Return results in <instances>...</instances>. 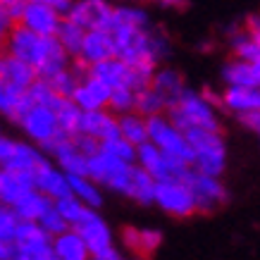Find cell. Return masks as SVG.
Here are the masks:
<instances>
[{
  "mask_svg": "<svg viewBox=\"0 0 260 260\" xmlns=\"http://www.w3.org/2000/svg\"><path fill=\"white\" fill-rule=\"evenodd\" d=\"M48 84L53 86V91H55L57 95H62V98H72L74 91L79 88V81L74 79V74H72L70 70H64V72H60L57 77L48 79Z\"/></svg>",
  "mask_w": 260,
  "mask_h": 260,
  "instance_id": "cell-38",
  "label": "cell"
},
{
  "mask_svg": "<svg viewBox=\"0 0 260 260\" xmlns=\"http://www.w3.org/2000/svg\"><path fill=\"white\" fill-rule=\"evenodd\" d=\"M232 50H234V57L241 60V62H248V64L260 62V46L244 31V29L232 39Z\"/></svg>",
  "mask_w": 260,
  "mask_h": 260,
  "instance_id": "cell-27",
  "label": "cell"
},
{
  "mask_svg": "<svg viewBox=\"0 0 260 260\" xmlns=\"http://www.w3.org/2000/svg\"><path fill=\"white\" fill-rule=\"evenodd\" d=\"M119 132H122V139L129 141L132 146H143V143H148V119L141 117V115H124V117H119Z\"/></svg>",
  "mask_w": 260,
  "mask_h": 260,
  "instance_id": "cell-21",
  "label": "cell"
},
{
  "mask_svg": "<svg viewBox=\"0 0 260 260\" xmlns=\"http://www.w3.org/2000/svg\"><path fill=\"white\" fill-rule=\"evenodd\" d=\"M150 53L158 64L170 57V41H167L162 29H150Z\"/></svg>",
  "mask_w": 260,
  "mask_h": 260,
  "instance_id": "cell-40",
  "label": "cell"
},
{
  "mask_svg": "<svg viewBox=\"0 0 260 260\" xmlns=\"http://www.w3.org/2000/svg\"><path fill=\"white\" fill-rule=\"evenodd\" d=\"M53 239L46 234V229L39 222H22L19 232H17V244L19 246H31V244H50Z\"/></svg>",
  "mask_w": 260,
  "mask_h": 260,
  "instance_id": "cell-32",
  "label": "cell"
},
{
  "mask_svg": "<svg viewBox=\"0 0 260 260\" xmlns=\"http://www.w3.org/2000/svg\"><path fill=\"white\" fill-rule=\"evenodd\" d=\"M201 95H203V101L208 103V105H210L213 110H215V108H224V98H222L220 93H215L210 86H205L203 91H201Z\"/></svg>",
  "mask_w": 260,
  "mask_h": 260,
  "instance_id": "cell-46",
  "label": "cell"
},
{
  "mask_svg": "<svg viewBox=\"0 0 260 260\" xmlns=\"http://www.w3.org/2000/svg\"><path fill=\"white\" fill-rule=\"evenodd\" d=\"M57 115V124H60V132L67 136H79V129H81V117H84V110H81L77 103L67 98L62 103V108L55 112Z\"/></svg>",
  "mask_w": 260,
  "mask_h": 260,
  "instance_id": "cell-25",
  "label": "cell"
},
{
  "mask_svg": "<svg viewBox=\"0 0 260 260\" xmlns=\"http://www.w3.org/2000/svg\"><path fill=\"white\" fill-rule=\"evenodd\" d=\"M19 246L17 244H0V260H17Z\"/></svg>",
  "mask_w": 260,
  "mask_h": 260,
  "instance_id": "cell-47",
  "label": "cell"
},
{
  "mask_svg": "<svg viewBox=\"0 0 260 260\" xmlns=\"http://www.w3.org/2000/svg\"><path fill=\"white\" fill-rule=\"evenodd\" d=\"M48 46H50V39H43V36L29 31L26 26L19 24V26H15V29L8 34V39H5V55L17 57V60H22V62L31 64L34 70L39 72V67L46 62Z\"/></svg>",
  "mask_w": 260,
  "mask_h": 260,
  "instance_id": "cell-2",
  "label": "cell"
},
{
  "mask_svg": "<svg viewBox=\"0 0 260 260\" xmlns=\"http://www.w3.org/2000/svg\"><path fill=\"white\" fill-rule=\"evenodd\" d=\"M29 95L34 98L36 105H41V108H50L53 112L60 110V108H62V103L67 101V98H62V95H57L55 91H53V86H50L46 79L36 81V84L29 88Z\"/></svg>",
  "mask_w": 260,
  "mask_h": 260,
  "instance_id": "cell-28",
  "label": "cell"
},
{
  "mask_svg": "<svg viewBox=\"0 0 260 260\" xmlns=\"http://www.w3.org/2000/svg\"><path fill=\"white\" fill-rule=\"evenodd\" d=\"M222 79L227 88H253L260 91V79L253 72V64L241 62V60H229L222 70Z\"/></svg>",
  "mask_w": 260,
  "mask_h": 260,
  "instance_id": "cell-15",
  "label": "cell"
},
{
  "mask_svg": "<svg viewBox=\"0 0 260 260\" xmlns=\"http://www.w3.org/2000/svg\"><path fill=\"white\" fill-rule=\"evenodd\" d=\"M244 31L260 46V15H248V17H246Z\"/></svg>",
  "mask_w": 260,
  "mask_h": 260,
  "instance_id": "cell-44",
  "label": "cell"
},
{
  "mask_svg": "<svg viewBox=\"0 0 260 260\" xmlns=\"http://www.w3.org/2000/svg\"><path fill=\"white\" fill-rule=\"evenodd\" d=\"M72 229L86 241L88 251H91V258H101L105 251L115 248V246H112L110 227H108V224L103 222L101 215L95 213V210H91V208H86L84 217H81Z\"/></svg>",
  "mask_w": 260,
  "mask_h": 260,
  "instance_id": "cell-5",
  "label": "cell"
},
{
  "mask_svg": "<svg viewBox=\"0 0 260 260\" xmlns=\"http://www.w3.org/2000/svg\"><path fill=\"white\" fill-rule=\"evenodd\" d=\"M39 224H41L43 229H46V234H48L50 239L64 237L67 232H72L70 222H67V220L62 217V215L57 213V208H55V205H53V208H50V210H48V213L43 215V220H41Z\"/></svg>",
  "mask_w": 260,
  "mask_h": 260,
  "instance_id": "cell-34",
  "label": "cell"
},
{
  "mask_svg": "<svg viewBox=\"0 0 260 260\" xmlns=\"http://www.w3.org/2000/svg\"><path fill=\"white\" fill-rule=\"evenodd\" d=\"M53 253H55V258H60V260H93L86 241H84L74 229L67 232L64 237L53 239Z\"/></svg>",
  "mask_w": 260,
  "mask_h": 260,
  "instance_id": "cell-18",
  "label": "cell"
},
{
  "mask_svg": "<svg viewBox=\"0 0 260 260\" xmlns=\"http://www.w3.org/2000/svg\"><path fill=\"white\" fill-rule=\"evenodd\" d=\"M36 189H39L43 196L50 198V201H62V198L74 196L67 174H64L62 170H55V167H50V170H46V172L41 174L39 181H36Z\"/></svg>",
  "mask_w": 260,
  "mask_h": 260,
  "instance_id": "cell-17",
  "label": "cell"
},
{
  "mask_svg": "<svg viewBox=\"0 0 260 260\" xmlns=\"http://www.w3.org/2000/svg\"><path fill=\"white\" fill-rule=\"evenodd\" d=\"M160 244H162V232H158V229H141V255H139V260L153 258V253L160 248Z\"/></svg>",
  "mask_w": 260,
  "mask_h": 260,
  "instance_id": "cell-39",
  "label": "cell"
},
{
  "mask_svg": "<svg viewBox=\"0 0 260 260\" xmlns=\"http://www.w3.org/2000/svg\"><path fill=\"white\" fill-rule=\"evenodd\" d=\"M126 74H129V67H126L122 60H105V62L91 64V79L103 81L105 86H110L112 91L117 88H126Z\"/></svg>",
  "mask_w": 260,
  "mask_h": 260,
  "instance_id": "cell-16",
  "label": "cell"
},
{
  "mask_svg": "<svg viewBox=\"0 0 260 260\" xmlns=\"http://www.w3.org/2000/svg\"><path fill=\"white\" fill-rule=\"evenodd\" d=\"M160 160H162V150L155 143L148 141V143H143V146H139V160H136V165L141 167V170H146L150 174L160 165Z\"/></svg>",
  "mask_w": 260,
  "mask_h": 260,
  "instance_id": "cell-36",
  "label": "cell"
},
{
  "mask_svg": "<svg viewBox=\"0 0 260 260\" xmlns=\"http://www.w3.org/2000/svg\"><path fill=\"white\" fill-rule=\"evenodd\" d=\"M155 189H158V181L153 179L146 170L136 165V174H134V189H132V198L141 205H150L155 203Z\"/></svg>",
  "mask_w": 260,
  "mask_h": 260,
  "instance_id": "cell-26",
  "label": "cell"
},
{
  "mask_svg": "<svg viewBox=\"0 0 260 260\" xmlns=\"http://www.w3.org/2000/svg\"><path fill=\"white\" fill-rule=\"evenodd\" d=\"M134 260H139V258H134Z\"/></svg>",
  "mask_w": 260,
  "mask_h": 260,
  "instance_id": "cell-49",
  "label": "cell"
},
{
  "mask_svg": "<svg viewBox=\"0 0 260 260\" xmlns=\"http://www.w3.org/2000/svg\"><path fill=\"white\" fill-rule=\"evenodd\" d=\"M136 105V93L129 91V88H117L112 91L110 95V105H108V112H112L115 117H124V115H132Z\"/></svg>",
  "mask_w": 260,
  "mask_h": 260,
  "instance_id": "cell-31",
  "label": "cell"
},
{
  "mask_svg": "<svg viewBox=\"0 0 260 260\" xmlns=\"http://www.w3.org/2000/svg\"><path fill=\"white\" fill-rule=\"evenodd\" d=\"M88 179L93 181V184H105L108 181V167H105L103 153L88 160Z\"/></svg>",
  "mask_w": 260,
  "mask_h": 260,
  "instance_id": "cell-43",
  "label": "cell"
},
{
  "mask_svg": "<svg viewBox=\"0 0 260 260\" xmlns=\"http://www.w3.org/2000/svg\"><path fill=\"white\" fill-rule=\"evenodd\" d=\"M74 146H77V150H79L84 158H95V155H101V148H103V141H98V139H93V136H74Z\"/></svg>",
  "mask_w": 260,
  "mask_h": 260,
  "instance_id": "cell-41",
  "label": "cell"
},
{
  "mask_svg": "<svg viewBox=\"0 0 260 260\" xmlns=\"http://www.w3.org/2000/svg\"><path fill=\"white\" fill-rule=\"evenodd\" d=\"M60 24H62V17L50 8V0H29L26 3L22 26H26L29 31L39 34L43 39H55Z\"/></svg>",
  "mask_w": 260,
  "mask_h": 260,
  "instance_id": "cell-7",
  "label": "cell"
},
{
  "mask_svg": "<svg viewBox=\"0 0 260 260\" xmlns=\"http://www.w3.org/2000/svg\"><path fill=\"white\" fill-rule=\"evenodd\" d=\"M186 141L191 143V148L196 150V170L198 174L205 177H215L220 179L224 167H227V148H224V136L208 132V129H189L186 132Z\"/></svg>",
  "mask_w": 260,
  "mask_h": 260,
  "instance_id": "cell-1",
  "label": "cell"
},
{
  "mask_svg": "<svg viewBox=\"0 0 260 260\" xmlns=\"http://www.w3.org/2000/svg\"><path fill=\"white\" fill-rule=\"evenodd\" d=\"M222 98H224V108L237 115L260 110V91H253V88H227Z\"/></svg>",
  "mask_w": 260,
  "mask_h": 260,
  "instance_id": "cell-19",
  "label": "cell"
},
{
  "mask_svg": "<svg viewBox=\"0 0 260 260\" xmlns=\"http://www.w3.org/2000/svg\"><path fill=\"white\" fill-rule=\"evenodd\" d=\"M24 93H26V91H19V88L8 86V84H0V112H3L5 117H10V115L17 110V105L22 103Z\"/></svg>",
  "mask_w": 260,
  "mask_h": 260,
  "instance_id": "cell-37",
  "label": "cell"
},
{
  "mask_svg": "<svg viewBox=\"0 0 260 260\" xmlns=\"http://www.w3.org/2000/svg\"><path fill=\"white\" fill-rule=\"evenodd\" d=\"M55 205V201H50L48 196H43L41 191H34L31 196H26L19 205H15L12 210L22 222H41L43 215Z\"/></svg>",
  "mask_w": 260,
  "mask_h": 260,
  "instance_id": "cell-20",
  "label": "cell"
},
{
  "mask_svg": "<svg viewBox=\"0 0 260 260\" xmlns=\"http://www.w3.org/2000/svg\"><path fill=\"white\" fill-rule=\"evenodd\" d=\"M186 119L191 122V126H198V129H208V132H215V134H222V124L217 122V115L215 110L203 101V95L193 91V88H186L181 93L179 103H177Z\"/></svg>",
  "mask_w": 260,
  "mask_h": 260,
  "instance_id": "cell-6",
  "label": "cell"
},
{
  "mask_svg": "<svg viewBox=\"0 0 260 260\" xmlns=\"http://www.w3.org/2000/svg\"><path fill=\"white\" fill-rule=\"evenodd\" d=\"M22 129L31 141L39 143V148L41 146H46L48 141H53V139L60 134L57 115L50 110V108H41V105H36V108L29 112V117L24 119Z\"/></svg>",
  "mask_w": 260,
  "mask_h": 260,
  "instance_id": "cell-9",
  "label": "cell"
},
{
  "mask_svg": "<svg viewBox=\"0 0 260 260\" xmlns=\"http://www.w3.org/2000/svg\"><path fill=\"white\" fill-rule=\"evenodd\" d=\"M110 95H112L110 86H105L103 81L88 77V79L84 81V84H79V88L74 91L72 101L77 103L84 112H95V110H108Z\"/></svg>",
  "mask_w": 260,
  "mask_h": 260,
  "instance_id": "cell-11",
  "label": "cell"
},
{
  "mask_svg": "<svg viewBox=\"0 0 260 260\" xmlns=\"http://www.w3.org/2000/svg\"><path fill=\"white\" fill-rule=\"evenodd\" d=\"M103 155H110V158H117L126 165H136V160H139V148L132 146L129 141L124 139H117V141H105L101 148Z\"/></svg>",
  "mask_w": 260,
  "mask_h": 260,
  "instance_id": "cell-29",
  "label": "cell"
},
{
  "mask_svg": "<svg viewBox=\"0 0 260 260\" xmlns=\"http://www.w3.org/2000/svg\"><path fill=\"white\" fill-rule=\"evenodd\" d=\"M50 162L48 158L41 153L39 148H34L29 143L24 141H17L15 146V153L8 162H3V172H12V174H31L34 179L39 181V177L46 170H50Z\"/></svg>",
  "mask_w": 260,
  "mask_h": 260,
  "instance_id": "cell-8",
  "label": "cell"
},
{
  "mask_svg": "<svg viewBox=\"0 0 260 260\" xmlns=\"http://www.w3.org/2000/svg\"><path fill=\"white\" fill-rule=\"evenodd\" d=\"M67 179H70L74 198H79L86 208L98 210L103 205V193H101V189H98V184H93V181L86 179V177H67Z\"/></svg>",
  "mask_w": 260,
  "mask_h": 260,
  "instance_id": "cell-23",
  "label": "cell"
},
{
  "mask_svg": "<svg viewBox=\"0 0 260 260\" xmlns=\"http://www.w3.org/2000/svg\"><path fill=\"white\" fill-rule=\"evenodd\" d=\"M36 189V179L31 174H12V172H0V198L5 208H15L26 196H31Z\"/></svg>",
  "mask_w": 260,
  "mask_h": 260,
  "instance_id": "cell-10",
  "label": "cell"
},
{
  "mask_svg": "<svg viewBox=\"0 0 260 260\" xmlns=\"http://www.w3.org/2000/svg\"><path fill=\"white\" fill-rule=\"evenodd\" d=\"M19 224H22V220L15 215V210L3 205V210H0V244H17Z\"/></svg>",
  "mask_w": 260,
  "mask_h": 260,
  "instance_id": "cell-33",
  "label": "cell"
},
{
  "mask_svg": "<svg viewBox=\"0 0 260 260\" xmlns=\"http://www.w3.org/2000/svg\"><path fill=\"white\" fill-rule=\"evenodd\" d=\"M55 208H57V213L70 222V227H74V224L84 217V213H86V205L81 203L79 198H74V196L62 198V201H55Z\"/></svg>",
  "mask_w": 260,
  "mask_h": 260,
  "instance_id": "cell-35",
  "label": "cell"
},
{
  "mask_svg": "<svg viewBox=\"0 0 260 260\" xmlns=\"http://www.w3.org/2000/svg\"><path fill=\"white\" fill-rule=\"evenodd\" d=\"M81 57H84L88 64H98V62H105V60H115V57H117V46H115L112 34L88 31L86 41H84Z\"/></svg>",
  "mask_w": 260,
  "mask_h": 260,
  "instance_id": "cell-13",
  "label": "cell"
},
{
  "mask_svg": "<svg viewBox=\"0 0 260 260\" xmlns=\"http://www.w3.org/2000/svg\"><path fill=\"white\" fill-rule=\"evenodd\" d=\"M237 117L246 129H253V132L260 134V110L258 112H246V115H237Z\"/></svg>",
  "mask_w": 260,
  "mask_h": 260,
  "instance_id": "cell-45",
  "label": "cell"
},
{
  "mask_svg": "<svg viewBox=\"0 0 260 260\" xmlns=\"http://www.w3.org/2000/svg\"><path fill=\"white\" fill-rule=\"evenodd\" d=\"M93 260H124V258H122V255H119V253L115 251V248H110V251L103 253L101 258H93Z\"/></svg>",
  "mask_w": 260,
  "mask_h": 260,
  "instance_id": "cell-48",
  "label": "cell"
},
{
  "mask_svg": "<svg viewBox=\"0 0 260 260\" xmlns=\"http://www.w3.org/2000/svg\"><path fill=\"white\" fill-rule=\"evenodd\" d=\"M191 189L193 198H196V213L198 215H213L217 213L222 205L229 201V193L224 189V184L215 177H205L198 174L196 170L189 174V179L184 181Z\"/></svg>",
  "mask_w": 260,
  "mask_h": 260,
  "instance_id": "cell-3",
  "label": "cell"
},
{
  "mask_svg": "<svg viewBox=\"0 0 260 260\" xmlns=\"http://www.w3.org/2000/svg\"><path fill=\"white\" fill-rule=\"evenodd\" d=\"M55 162L60 165V170H62L67 177H86L88 179V158H84L77 148L70 150V153H64L62 158H57Z\"/></svg>",
  "mask_w": 260,
  "mask_h": 260,
  "instance_id": "cell-30",
  "label": "cell"
},
{
  "mask_svg": "<svg viewBox=\"0 0 260 260\" xmlns=\"http://www.w3.org/2000/svg\"><path fill=\"white\" fill-rule=\"evenodd\" d=\"M62 48L67 50V55L74 60V57H81V50H84V41H86V31L77 26V24H72L70 19H62L60 24V29H57V36H55Z\"/></svg>",
  "mask_w": 260,
  "mask_h": 260,
  "instance_id": "cell-22",
  "label": "cell"
},
{
  "mask_svg": "<svg viewBox=\"0 0 260 260\" xmlns=\"http://www.w3.org/2000/svg\"><path fill=\"white\" fill-rule=\"evenodd\" d=\"M155 205L172 217H191L196 215V198L186 184L179 181H158Z\"/></svg>",
  "mask_w": 260,
  "mask_h": 260,
  "instance_id": "cell-4",
  "label": "cell"
},
{
  "mask_svg": "<svg viewBox=\"0 0 260 260\" xmlns=\"http://www.w3.org/2000/svg\"><path fill=\"white\" fill-rule=\"evenodd\" d=\"M36 81H39V72L34 70L31 64L22 62L17 57L3 55V60H0V84L15 86L19 91H29Z\"/></svg>",
  "mask_w": 260,
  "mask_h": 260,
  "instance_id": "cell-12",
  "label": "cell"
},
{
  "mask_svg": "<svg viewBox=\"0 0 260 260\" xmlns=\"http://www.w3.org/2000/svg\"><path fill=\"white\" fill-rule=\"evenodd\" d=\"M134 112L141 115V117L150 119V117H158V115H167V101L158 91H141L136 93V105H134Z\"/></svg>",
  "mask_w": 260,
  "mask_h": 260,
  "instance_id": "cell-24",
  "label": "cell"
},
{
  "mask_svg": "<svg viewBox=\"0 0 260 260\" xmlns=\"http://www.w3.org/2000/svg\"><path fill=\"white\" fill-rule=\"evenodd\" d=\"M186 88L189 86L184 84V74H181L179 70H172V67H162V70H158V74L153 77V91H158L167 101V110L179 103L181 93H184Z\"/></svg>",
  "mask_w": 260,
  "mask_h": 260,
  "instance_id": "cell-14",
  "label": "cell"
},
{
  "mask_svg": "<svg viewBox=\"0 0 260 260\" xmlns=\"http://www.w3.org/2000/svg\"><path fill=\"white\" fill-rule=\"evenodd\" d=\"M122 244H124V248L132 255H141V229L139 227H132V224H126V227H122Z\"/></svg>",
  "mask_w": 260,
  "mask_h": 260,
  "instance_id": "cell-42",
  "label": "cell"
}]
</instances>
